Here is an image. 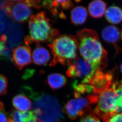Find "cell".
<instances>
[{
  "label": "cell",
  "mask_w": 122,
  "mask_h": 122,
  "mask_svg": "<svg viewBox=\"0 0 122 122\" xmlns=\"http://www.w3.org/2000/svg\"><path fill=\"white\" fill-rule=\"evenodd\" d=\"M36 44V47L32 51V59L34 63L38 66L46 65L51 60L50 53L46 48Z\"/></svg>",
  "instance_id": "12"
},
{
  "label": "cell",
  "mask_w": 122,
  "mask_h": 122,
  "mask_svg": "<svg viewBox=\"0 0 122 122\" xmlns=\"http://www.w3.org/2000/svg\"><path fill=\"white\" fill-rule=\"evenodd\" d=\"M102 36L106 42L114 46L116 50V55L120 53L121 49L117 45L121 38V31L120 29L115 26H107L102 30Z\"/></svg>",
  "instance_id": "11"
},
{
  "label": "cell",
  "mask_w": 122,
  "mask_h": 122,
  "mask_svg": "<svg viewBox=\"0 0 122 122\" xmlns=\"http://www.w3.org/2000/svg\"><path fill=\"white\" fill-rule=\"evenodd\" d=\"M98 95L91 93L74 97L64 106L62 112L71 120L83 117L92 112V107L97 104Z\"/></svg>",
  "instance_id": "6"
},
{
  "label": "cell",
  "mask_w": 122,
  "mask_h": 122,
  "mask_svg": "<svg viewBox=\"0 0 122 122\" xmlns=\"http://www.w3.org/2000/svg\"><path fill=\"white\" fill-rule=\"evenodd\" d=\"M11 59L19 70L32 62L31 48L28 45L19 46L12 50Z\"/></svg>",
  "instance_id": "10"
},
{
  "label": "cell",
  "mask_w": 122,
  "mask_h": 122,
  "mask_svg": "<svg viewBox=\"0 0 122 122\" xmlns=\"http://www.w3.org/2000/svg\"><path fill=\"white\" fill-rule=\"evenodd\" d=\"M88 17L86 8L83 6H77L71 10L70 20L73 24L78 25L84 24Z\"/></svg>",
  "instance_id": "15"
},
{
  "label": "cell",
  "mask_w": 122,
  "mask_h": 122,
  "mask_svg": "<svg viewBox=\"0 0 122 122\" xmlns=\"http://www.w3.org/2000/svg\"><path fill=\"white\" fill-rule=\"evenodd\" d=\"M12 103L15 108L21 112H27L32 107L31 100L21 94L15 96L12 99Z\"/></svg>",
  "instance_id": "17"
},
{
  "label": "cell",
  "mask_w": 122,
  "mask_h": 122,
  "mask_svg": "<svg viewBox=\"0 0 122 122\" xmlns=\"http://www.w3.org/2000/svg\"><path fill=\"white\" fill-rule=\"evenodd\" d=\"M8 80L4 75L0 74V95L4 96L7 94Z\"/></svg>",
  "instance_id": "19"
},
{
  "label": "cell",
  "mask_w": 122,
  "mask_h": 122,
  "mask_svg": "<svg viewBox=\"0 0 122 122\" xmlns=\"http://www.w3.org/2000/svg\"><path fill=\"white\" fill-rule=\"evenodd\" d=\"M122 82L115 81L110 87L98 95L94 113L104 122L116 114L121 113Z\"/></svg>",
  "instance_id": "2"
},
{
  "label": "cell",
  "mask_w": 122,
  "mask_h": 122,
  "mask_svg": "<svg viewBox=\"0 0 122 122\" xmlns=\"http://www.w3.org/2000/svg\"><path fill=\"white\" fill-rule=\"evenodd\" d=\"M97 70L85 59L79 56L69 66L66 74L73 79H79L81 83L88 84L89 81Z\"/></svg>",
  "instance_id": "8"
},
{
  "label": "cell",
  "mask_w": 122,
  "mask_h": 122,
  "mask_svg": "<svg viewBox=\"0 0 122 122\" xmlns=\"http://www.w3.org/2000/svg\"><path fill=\"white\" fill-rule=\"evenodd\" d=\"M10 0V1H15V2H17V1H20V0Z\"/></svg>",
  "instance_id": "25"
},
{
  "label": "cell",
  "mask_w": 122,
  "mask_h": 122,
  "mask_svg": "<svg viewBox=\"0 0 122 122\" xmlns=\"http://www.w3.org/2000/svg\"><path fill=\"white\" fill-rule=\"evenodd\" d=\"M80 122H100V119L93 112L83 117L81 119Z\"/></svg>",
  "instance_id": "20"
},
{
  "label": "cell",
  "mask_w": 122,
  "mask_h": 122,
  "mask_svg": "<svg viewBox=\"0 0 122 122\" xmlns=\"http://www.w3.org/2000/svg\"><path fill=\"white\" fill-rule=\"evenodd\" d=\"M8 117L9 122H43L37 118L33 111L21 112L13 110Z\"/></svg>",
  "instance_id": "13"
},
{
  "label": "cell",
  "mask_w": 122,
  "mask_h": 122,
  "mask_svg": "<svg viewBox=\"0 0 122 122\" xmlns=\"http://www.w3.org/2000/svg\"><path fill=\"white\" fill-rule=\"evenodd\" d=\"M29 35L24 39L26 45L35 43L47 42L52 41L58 36L59 31L53 29L49 19L45 12L41 11L32 15L29 20Z\"/></svg>",
  "instance_id": "4"
},
{
  "label": "cell",
  "mask_w": 122,
  "mask_h": 122,
  "mask_svg": "<svg viewBox=\"0 0 122 122\" xmlns=\"http://www.w3.org/2000/svg\"><path fill=\"white\" fill-rule=\"evenodd\" d=\"M107 9L106 3L102 0H93L88 6V10L90 16L95 18L102 17Z\"/></svg>",
  "instance_id": "14"
},
{
  "label": "cell",
  "mask_w": 122,
  "mask_h": 122,
  "mask_svg": "<svg viewBox=\"0 0 122 122\" xmlns=\"http://www.w3.org/2000/svg\"><path fill=\"white\" fill-rule=\"evenodd\" d=\"M78 48L82 58L96 70H102L107 65V53L97 32L89 29L81 30L76 35Z\"/></svg>",
  "instance_id": "1"
},
{
  "label": "cell",
  "mask_w": 122,
  "mask_h": 122,
  "mask_svg": "<svg viewBox=\"0 0 122 122\" xmlns=\"http://www.w3.org/2000/svg\"><path fill=\"white\" fill-rule=\"evenodd\" d=\"M104 15L107 21L112 24H119L122 21V10L117 6L109 7L106 9Z\"/></svg>",
  "instance_id": "16"
},
{
  "label": "cell",
  "mask_w": 122,
  "mask_h": 122,
  "mask_svg": "<svg viewBox=\"0 0 122 122\" xmlns=\"http://www.w3.org/2000/svg\"><path fill=\"white\" fill-rule=\"evenodd\" d=\"M33 0H21L12 2L5 0L0 4V8L6 15L16 22L24 23L27 22L32 14Z\"/></svg>",
  "instance_id": "7"
},
{
  "label": "cell",
  "mask_w": 122,
  "mask_h": 122,
  "mask_svg": "<svg viewBox=\"0 0 122 122\" xmlns=\"http://www.w3.org/2000/svg\"><path fill=\"white\" fill-rule=\"evenodd\" d=\"M0 122H9L8 115L6 113L5 109H0Z\"/></svg>",
  "instance_id": "22"
},
{
  "label": "cell",
  "mask_w": 122,
  "mask_h": 122,
  "mask_svg": "<svg viewBox=\"0 0 122 122\" xmlns=\"http://www.w3.org/2000/svg\"><path fill=\"white\" fill-rule=\"evenodd\" d=\"M6 41H0V56L7 53V49L6 44Z\"/></svg>",
  "instance_id": "24"
},
{
  "label": "cell",
  "mask_w": 122,
  "mask_h": 122,
  "mask_svg": "<svg viewBox=\"0 0 122 122\" xmlns=\"http://www.w3.org/2000/svg\"></svg>",
  "instance_id": "26"
},
{
  "label": "cell",
  "mask_w": 122,
  "mask_h": 122,
  "mask_svg": "<svg viewBox=\"0 0 122 122\" xmlns=\"http://www.w3.org/2000/svg\"><path fill=\"white\" fill-rule=\"evenodd\" d=\"M67 79L63 75L59 73H52L49 75L47 82L50 87L53 90H57L65 86Z\"/></svg>",
  "instance_id": "18"
},
{
  "label": "cell",
  "mask_w": 122,
  "mask_h": 122,
  "mask_svg": "<svg viewBox=\"0 0 122 122\" xmlns=\"http://www.w3.org/2000/svg\"><path fill=\"white\" fill-rule=\"evenodd\" d=\"M47 46L53 56L50 64V66L58 63L69 66L79 57L77 41L74 36L61 35L54 38Z\"/></svg>",
  "instance_id": "3"
},
{
  "label": "cell",
  "mask_w": 122,
  "mask_h": 122,
  "mask_svg": "<svg viewBox=\"0 0 122 122\" xmlns=\"http://www.w3.org/2000/svg\"><path fill=\"white\" fill-rule=\"evenodd\" d=\"M60 4L61 7L64 10H69L72 8L74 5L71 0H55Z\"/></svg>",
  "instance_id": "21"
},
{
  "label": "cell",
  "mask_w": 122,
  "mask_h": 122,
  "mask_svg": "<svg viewBox=\"0 0 122 122\" xmlns=\"http://www.w3.org/2000/svg\"><path fill=\"white\" fill-rule=\"evenodd\" d=\"M122 113H119L110 118L106 122H122Z\"/></svg>",
  "instance_id": "23"
},
{
  "label": "cell",
  "mask_w": 122,
  "mask_h": 122,
  "mask_svg": "<svg viewBox=\"0 0 122 122\" xmlns=\"http://www.w3.org/2000/svg\"><path fill=\"white\" fill-rule=\"evenodd\" d=\"M34 100L33 111L43 122H55L63 117L62 109L58 100L50 95H37L31 92Z\"/></svg>",
  "instance_id": "5"
},
{
  "label": "cell",
  "mask_w": 122,
  "mask_h": 122,
  "mask_svg": "<svg viewBox=\"0 0 122 122\" xmlns=\"http://www.w3.org/2000/svg\"><path fill=\"white\" fill-rule=\"evenodd\" d=\"M113 71L103 72L102 70H98L89 80L88 84L92 86L94 93L98 95L110 87L113 83Z\"/></svg>",
  "instance_id": "9"
}]
</instances>
